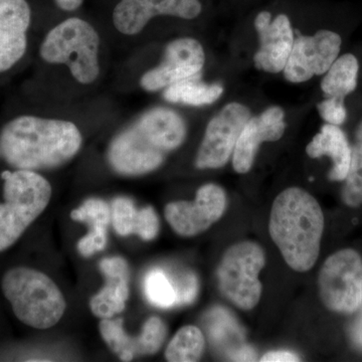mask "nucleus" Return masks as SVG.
<instances>
[{
	"instance_id": "f257e3e1",
	"label": "nucleus",
	"mask_w": 362,
	"mask_h": 362,
	"mask_svg": "<svg viewBox=\"0 0 362 362\" xmlns=\"http://www.w3.org/2000/svg\"><path fill=\"white\" fill-rule=\"evenodd\" d=\"M82 145L80 128L66 119L21 114L0 129V156L13 169L59 168L77 156Z\"/></svg>"
},
{
	"instance_id": "f03ea898",
	"label": "nucleus",
	"mask_w": 362,
	"mask_h": 362,
	"mask_svg": "<svg viewBox=\"0 0 362 362\" xmlns=\"http://www.w3.org/2000/svg\"><path fill=\"white\" fill-rule=\"evenodd\" d=\"M187 125L164 107L149 109L112 140L108 161L119 175L138 176L156 170L166 154L182 144Z\"/></svg>"
},
{
	"instance_id": "7ed1b4c3",
	"label": "nucleus",
	"mask_w": 362,
	"mask_h": 362,
	"mask_svg": "<svg viewBox=\"0 0 362 362\" xmlns=\"http://www.w3.org/2000/svg\"><path fill=\"white\" fill-rule=\"evenodd\" d=\"M269 230L290 268L297 272L313 268L320 252L324 216L310 194L299 187L281 192L272 206Z\"/></svg>"
},
{
	"instance_id": "20e7f679",
	"label": "nucleus",
	"mask_w": 362,
	"mask_h": 362,
	"mask_svg": "<svg viewBox=\"0 0 362 362\" xmlns=\"http://www.w3.org/2000/svg\"><path fill=\"white\" fill-rule=\"evenodd\" d=\"M102 47L97 28L84 18L71 16L45 33L39 56L45 65L65 69L81 87H90L102 76Z\"/></svg>"
},
{
	"instance_id": "39448f33",
	"label": "nucleus",
	"mask_w": 362,
	"mask_h": 362,
	"mask_svg": "<svg viewBox=\"0 0 362 362\" xmlns=\"http://www.w3.org/2000/svg\"><path fill=\"white\" fill-rule=\"evenodd\" d=\"M2 292L14 315L35 329H47L61 320L66 300L51 278L35 269L18 267L4 274Z\"/></svg>"
},
{
	"instance_id": "423d86ee",
	"label": "nucleus",
	"mask_w": 362,
	"mask_h": 362,
	"mask_svg": "<svg viewBox=\"0 0 362 362\" xmlns=\"http://www.w3.org/2000/svg\"><path fill=\"white\" fill-rule=\"evenodd\" d=\"M4 204H0V252L16 244L49 206L51 183L37 171L4 170Z\"/></svg>"
},
{
	"instance_id": "0eeeda50",
	"label": "nucleus",
	"mask_w": 362,
	"mask_h": 362,
	"mask_svg": "<svg viewBox=\"0 0 362 362\" xmlns=\"http://www.w3.org/2000/svg\"><path fill=\"white\" fill-rule=\"evenodd\" d=\"M266 264L263 247L254 242L233 245L223 255L218 267L221 293L243 310L255 308L261 299L259 272Z\"/></svg>"
},
{
	"instance_id": "6e6552de",
	"label": "nucleus",
	"mask_w": 362,
	"mask_h": 362,
	"mask_svg": "<svg viewBox=\"0 0 362 362\" xmlns=\"http://www.w3.org/2000/svg\"><path fill=\"white\" fill-rule=\"evenodd\" d=\"M321 300L328 309L354 313L362 304V259L351 249L331 255L318 279Z\"/></svg>"
},
{
	"instance_id": "1a4fd4ad",
	"label": "nucleus",
	"mask_w": 362,
	"mask_h": 362,
	"mask_svg": "<svg viewBox=\"0 0 362 362\" xmlns=\"http://www.w3.org/2000/svg\"><path fill=\"white\" fill-rule=\"evenodd\" d=\"M250 118L251 113L245 105L230 103L223 107L207 124L195 166L199 169H216L226 165Z\"/></svg>"
},
{
	"instance_id": "9d476101",
	"label": "nucleus",
	"mask_w": 362,
	"mask_h": 362,
	"mask_svg": "<svg viewBox=\"0 0 362 362\" xmlns=\"http://www.w3.org/2000/svg\"><path fill=\"white\" fill-rule=\"evenodd\" d=\"M204 64L206 52L201 42L194 37H180L169 42L159 65L143 74L140 87L150 93L163 90L175 83L199 77Z\"/></svg>"
},
{
	"instance_id": "9b49d317",
	"label": "nucleus",
	"mask_w": 362,
	"mask_h": 362,
	"mask_svg": "<svg viewBox=\"0 0 362 362\" xmlns=\"http://www.w3.org/2000/svg\"><path fill=\"white\" fill-rule=\"evenodd\" d=\"M342 40L332 30H321L314 35H299L284 68L286 80L302 83L324 75L339 57Z\"/></svg>"
},
{
	"instance_id": "f8f14e48",
	"label": "nucleus",
	"mask_w": 362,
	"mask_h": 362,
	"mask_svg": "<svg viewBox=\"0 0 362 362\" xmlns=\"http://www.w3.org/2000/svg\"><path fill=\"white\" fill-rule=\"evenodd\" d=\"M202 11L199 0H119L112 13L116 32L136 37L157 16L194 20Z\"/></svg>"
},
{
	"instance_id": "ddd939ff",
	"label": "nucleus",
	"mask_w": 362,
	"mask_h": 362,
	"mask_svg": "<svg viewBox=\"0 0 362 362\" xmlns=\"http://www.w3.org/2000/svg\"><path fill=\"white\" fill-rule=\"evenodd\" d=\"M226 207V192L209 183L197 190L195 201L168 204L164 211L166 221L181 237H194L216 223Z\"/></svg>"
},
{
	"instance_id": "4468645a",
	"label": "nucleus",
	"mask_w": 362,
	"mask_h": 362,
	"mask_svg": "<svg viewBox=\"0 0 362 362\" xmlns=\"http://www.w3.org/2000/svg\"><path fill=\"white\" fill-rule=\"evenodd\" d=\"M32 23L28 0H0V76L11 73L25 58Z\"/></svg>"
},
{
	"instance_id": "2eb2a0df",
	"label": "nucleus",
	"mask_w": 362,
	"mask_h": 362,
	"mask_svg": "<svg viewBox=\"0 0 362 362\" xmlns=\"http://www.w3.org/2000/svg\"><path fill=\"white\" fill-rule=\"evenodd\" d=\"M255 28L259 39L255 66L267 73H280L284 70L294 44L291 21L286 14H279L272 21V14L262 11L255 20Z\"/></svg>"
},
{
	"instance_id": "dca6fc26",
	"label": "nucleus",
	"mask_w": 362,
	"mask_h": 362,
	"mask_svg": "<svg viewBox=\"0 0 362 362\" xmlns=\"http://www.w3.org/2000/svg\"><path fill=\"white\" fill-rule=\"evenodd\" d=\"M99 327L104 341L122 361L156 354L161 349L168 334L165 324L158 317H150L138 337L126 334L123 329V319H102Z\"/></svg>"
},
{
	"instance_id": "f3484780",
	"label": "nucleus",
	"mask_w": 362,
	"mask_h": 362,
	"mask_svg": "<svg viewBox=\"0 0 362 362\" xmlns=\"http://www.w3.org/2000/svg\"><path fill=\"white\" fill-rule=\"evenodd\" d=\"M285 128V113L280 107H270L261 115L250 118L233 150V169L242 175L249 173L259 145L277 141L284 134Z\"/></svg>"
},
{
	"instance_id": "a211bd4d",
	"label": "nucleus",
	"mask_w": 362,
	"mask_h": 362,
	"mask_svg": "<svg viewBox=\"0 0 362 362\" xmlns=\"http://www.w3.org/2000/svg\"><path fill=\"white\" fill-rule=\"evenodd\" d=\"M100 270L106 282L90 300V308L95 316L109 319L125 309L129 298V268L125 259L114 257L102 259Z\"/></svg>"
},
{
	"instance_id": "6ab92c4d",
	"label": "nucleus",
	"mask_w": 362,
	"mask_h": 362,
	"mask_svg": "<svg viewBox=\"0 0 362 362\" xmlns=\"http://www.w3.org/2000/svg\"><path fill=\"white\" fill-rule=\"evenodd\" d=\"M111 221L119 235H137L144 240L156 239L160 228L153 207L138 209L127 197H117L112 202Z\"/></svg>"
},
{
	"instance_id": "aec40b11",
	"label": "nucleus",
	"mask_w": 362,
	"mask_h": 362,
	"mask_svg": "<svg viewBox=\"0 0 362 362\" xmlns=\"http://www.w3.org/2000/svg\"><path fill=\"white\" fill-rule=\"evenodd\" d=\"M306 152L312 158L329 156L333 162V168L329 173L330 180H345L349 175L351 146L339 126L328 123L323 125L320 132L307 145Z\"/></svg>"
},
{
	"instance_id": "412c9836",
	"label": "nucleus",
	"mask_w": 362,
	"mask_h": 362,
	"mask_svg": "<svg viewBox=\"0 0 362 362\" xmlns=\"http://www.w3.org/2000/svg\"><path fill=\"white\" fill-rule=\"evenodd\" d=\"M71 218L90 226V232L78 240V251L84 257H90L103 251L107 245V232L111 221V209L102 199H90L71 213Z\"/></svg>"
},
{
	"instance_id": "4be33fe9",
	"label": "nucleus",
	"mask_w": 362,
	"mask_h": 362,
	"mask_svg": "<svg viewBox=\"0 0 362 362\" xmlns=\"http://www.w3.org/2000/svg\"><path fill=\"white\" fill-rule=\"evenodd\" d=\"M358 71V59L354 54H344L338 57L324 74L325 76L321 83L324 95L341 99L349 96L356 89Z\"/></svg>"
},
{
	"instance_id": "5701e85b",
	"label": "nucleus",
	"mask_w": 362,
	"mask_h": 362,
	"mask_svg": "<svg viewBox=\"0 0 362 362\" xmlns=\"http://www.w3.org/2000/svg\"><path fill=\"white\" fill-rule=\"evenodd\" d=\"M197 78H187L169 86L163 90L164 99L169 103L194 107L214 103L223 95V88L218 84H204Z\"/></svg>"
},
{
	"instance_id": "b1692460",
	"label": "nucleus",
	"mask_w": 362,
	"mask_h": 362,
	"mask_svg": "<svg viewBox=\"0 0 362 362\" xmlns=\"http://www.w3.org/2000/svg\"><path fill=\"white\" fill-rule=\"evenodd\" d=\"M206 340L204 334L195 326L181 328L169 342L165 357L170 362L199 361L204 354Z\"/></svg>"
},
{
	"instance_id": "393cba45",
	"label": "nucleus",
	"mask_w": 362,
	"mask_h": 362,
	"mask_svg": "<svg viewBox=\"0 0 362 362\" xmlns=\"http://www.w3.org/2000/svg\"><path fill=\"white\" fill-rule=\"evenodd\" d=\"M342 199L346 206L357 207L362 204V121L356 133V141L351 146V159L349 175L345 178Z\"/></svg>"
},
{
	"instance_id": "a878e982",
	"label": "nucleus",
	"mask_w": 362,
	"mask_h": 362,
	"mask_svg": "<svg viewBox=\"0 0 362 362\" xmlns=\"http://www.w3.org/2000/svg\"><path fill=\"white\" fill-rule=\"evenodd\" d=\"M144 292L150 303L168 309L176 305V293L173 283L163 271L156 269L147 274Z\"/></svg>"
},
{
	"instance_id": "bb28decb",
	"label": "nucleus",
	"mask_w": 362,
	"mask_h": 362,
	"mask_svg": "<svg viewBox=\"0 0 362 362\" xmlns=\"http://www.w3.org/2000/svg\"><path fill=\"white\" fill-rule=\"evenodd\" d=\"M169 279L175 290L176 305H187L194 301L199 293V281L194 273H176Z\"/></svg>"
},
{
	"instance_id": "cd10ccee",
	"label": "nucleus",
	"mask_w": 362,
	"mask_h": 362,
	"mask_svg": "<svg viewBox=\"0 0 362 362\" xmlns=\"http://www.w3.org/2000/svg\"><path fill=\"white\" fill-rule=\"evenodd\" d=\"M318 111L323 120L332 125H342L347 119L344 99L341 98H327L318 105Z\"/></svg>"
},
{
	"instance_id": "c85d7f7f",
	"label": "nucleus",
	"mask_w": 362,
	"mask_h": 362,
	"mask_svg": "<svg viewBox=\"0 0 362 362\" xmlns=\"http://www.w3.org/2000/svg\"><path fill=\"white\" fill-rule=\"evenodd\" d=\"M262 362H294L300 361L299 356L290 351H272L262 357Z\"/></svg>"
},
{
	"instance_id": "c756f323",
	"label": "nucleus",
	"mask_w": 362,
	"mask_h": 362,
	"mask_svg": "<svg viewBox=\"0 0 362 362\" xmlns=\"http://www.w3.org/2000/svg\"><path fill=\"white\" fill-rule=\"evenodd\" d=\"M54 1L61 11L66 13H73L84 4V0H54Z\"/></svg>"
},
{
	"instance_id": "7c9ffc66",
	"label": "nucleus",
	"mask_w": 362,
	"mask_h": 362,
	"mask_svg": "<svg viewBox=\"0 0 362 362\" xmlns=\"http://www.w3.org/2000/svg\"><path fill=\"white\" fill-rule=\"evenodd\" d=\"M352 339L359 346H362V316L352 328Z\"/></svg>"
}]
</instances>
